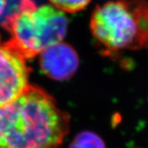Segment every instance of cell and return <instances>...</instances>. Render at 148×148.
Segmentation results:
<instances>
[{
  "label": "cell",
  "mask_w": 148,
  "mask_h": 148,
  "mask_svg": "<svg viewBox=\"0 0 148 148\" xmlns=\"http://www.w3.org/2000/svg\"><path fill=\"white\" fill-rule=\"evenodd\" d=\"M69 128V115L36 86L0 106V148H58Z\"/></svg>",
  "instance_id": "6da1fadb"
},
{
  "label": "cell",
  "mask_w": 148,
  "mask_h": 148,
  "mask_svg": "<svg viewBox=\"0 0 148 148\" xmlns=\"http://www.w3.org/2000/svg\"><path fill=\"white\" fill-rule=\"evenodd\" d=\"M90 25L106 53L148 49L147 0H116L97 6Z\"/></svg>",
  "instance_id": "7a4b0ae2"
},
{
  "label": "cell",
  "mask_w": 148,
  "mask_h": 148,
  "mask_svg": "<svg viewBox=\"0 0 148 148\" xmlns=\"http://www.w3.org/2000/svg\"><path fill=\"white\" fill-rule=\"evenodd\" d=\"M2 26L11 35L6 43L30 59L61 42L67 32L68 20L61 11L51 6L36 7L33 0H21Z\"/></svg>",
  "instance_id": "3957f363"
},
{
  "label": "cell",
  "mask_w": 148,
  "mask_h": 148,
  "mask_svg": "<svg viewBox=\"0 0 148 148\" xmlns=\"http://www.w3.org/2000/svg\"><path fill=\"white\" fill-rule=\"evenodd\" d=\"M27 59L8 44L0 45V106L21 95L29 87Z\"/></svg>",
  "instance_id": "277c9868"
},
{
  "label": "cell",
  "mask_w": 148,
  "mask_h": 148,
  "mask_svg": "<svg viewBox=\"0 0 148 148\" xmlns=\"http://www.w3.org/2000/svg\"><path fill=\"white\" fill-rule=\"evenodd\" d=\"M43 73L52 79L64 81L73 77L79 66V58L71 45L59 42L40 53Z\"/></svg>",
  "instance_id": "5b68a950"
},
{
  "label": "cell",
  "mask_w": 148,
  "mask_h": 148,
  "mask_svg": "<svg viewBox=\"0 0 148 148\" xmlns=\"http://www.w3.org/2000/svg\"><path fill=\"white\" fill-rule=\"evenodd\" d=\"M69 148H106L104 141L97 134L82 132L77 135Z\"/></svg>",
  "instance_id": "8992f818"
},
{
  "label": "cell",
  "mask_w": 148,
  "mask_h": 148,
  "mask_svg": "<svg viewBox=\"0 0 148 148\" xmlns=\"http://www.w3.org/2000/svg\"><path fill=\"white\" fill-rule=\"evenodd\" d=\"M49 2L59 11L77 12L84 9L90 0H49Z\"/></svg>",
  "instance_id": "52a82bcc"
},
{
  "label": "cell",
  "mask_w": 148,
  "mask_h": 148,
  "mask_svg": "<svg viewBox=\"0 0 148 148\" xmlns=\"http://www.w3.org/2000/svg\"><path fill=\"white\" fill-rule=\"evenodd\" d=\"M8 4V0H0V16L4 12Z\"/></svg>",
  "instance_id": "ba28073f"
}]
</instances>
